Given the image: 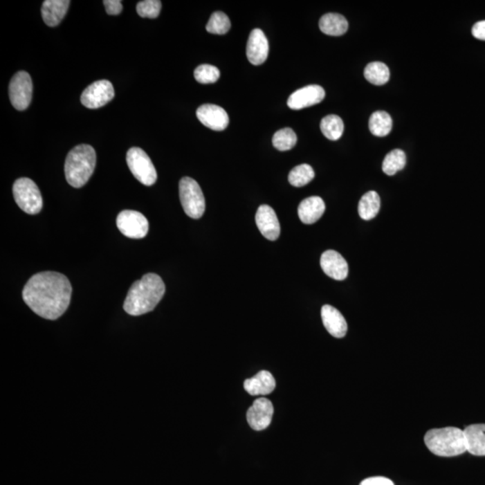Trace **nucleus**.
<instances>
[{"label": "nucleus", "instance_id": "473e14b6", "mask_svg": "<svg viewBox=\"0 0 485 485\" xmlns=\"http://www.w3.org/2000/svg\"><path fill=\"white\" fill-rule=\"evenodd\" d=\"M104 5L108 15L111 16H116L120 14L122 10V1L120 0H105Z\"/></svg>", "mask_w": 485, "mask_h": 485}, {"label": "nucleus", "instance_id": "ddd939ff", "mask_svg": "<svg viewBox=\"0 0 485 485\" xmlns=\"http://www.w3.org/2000/svg\"><path fill=\"white\" fill-rule=\"evenodd\" d=\"M325 92L323 87L310 85L298 89L288 99V107L292 110H301L313 107L324 100Z\"/></svg>", "mask_w": 485, "mask_h": 485}, {"label": "nucleus", "instance_id": "b1692460", "mask_svg": "<svg viewBox=\"0 0 485 485\" xmlns=\"http://www.w3.org/2000/svg\"><path fill=\"white\" fill-rule=\"evenodd\" d=\"M369 131L376 137H385L390 134L393 128L391 116L384 111H378L370 116Z\"/></svg>", "mask_w": 485, "mask_h": 485}, {"label": "nucleus", "instance_id": "393cba45", "mask_svg": "<svg viewBox=\"0 0 485 485\" xmlns=\"http://www.w3.org/2000/svg\"><path fill=\"white\" fill-rule=\"evenodd\" d=\"M364 77L373 85H385L390 78V68L383 62H372L364 71Z\"/></svg>", "mask_w": 485, "mask_h": 485}, {"label": "nucleus", "instance_id": "cd10ccee", "mask_svg": "<svg viewBox=\"0 0 485 485\" xmlns=\"http://www.w3.org/2000/svg\"><path fill=\"white\" fill-rule=\"evenodd\" d=\"M315 179V172L311 165L302 164L294 167L289 174V182L295 187H302Z\"/></svg>", "mask_w": 485, "mask_h": 485}, {"label": "nucleus", "instance_id": "7ed1b4c3", "mask_svg": "<svg viewBox=\"0 0 485 485\" xmlns=\"http://www.w3.org/2000/svg\"><path fill=\"white\" fill-rule=\"evenodd\" d=\"M96 154L93 147L82 144L68 154L65 162L67 182L75 188L85 185L94 173Z\"/></svg>", "mask_w": 485, "mask_h": 485}, {"label": "nucleus", "instance_id": "bb28decb", "mask_svg": "<svg viewBox=\"0 0 485 485\" xmlns=\"http://www.w3.org/2000/svg\"><path fill=\"white\" fill-rule=\"evenodd\" d=\"M406 165V155L402 149H394L388 153L382 165V170L387 176H394L397 172L403 170Z\"/></svg>", "mask_w": 485, "mask_h": 485}, {"label": "nucleus", "instance_id": "5701e85b", "mask_svg": "<svg viewBox=\"0 0 485 485\" xmlns=\"http://www.w3.org/2000/svg\"><path fill=\"white\" fill-rule=\"evenodd\" d=\"M379 210H381V197L378 192L374 191L367 192L358 203V214L364 221L374 219L378 215Z\"/></svg>", "mask_w": 485, "mask_h": 485}, {"label": "nucleus", "instance_id": "f8f14e48", "mask_svg": "<svg viewBox=\"0 0 485 485\" xmlns=\"http://www.w3.org/2000/svg\"><path fill=\"white\" fill-rule=\"evenodd\" d=\"M196 116L204 126L216 131H224L230 123L227 111L216 104L201 105L196 111Z\"/></svg>", "mask_w": 485, "mask_h": 485}, {"label": "nucleus", "instance_id": "423d86ee", "mask_svg": "<svg viewBox=\"0 0 485 485\" xmlns=\"http://www.w3.org/2000/svg\"><path fill=\"white\" fill-rule=\"evenodd\" d=\"M13 195L20 209L30 215L40 213L43 209L40 190L31 179L26 177L17 179L13 185Z\"/></svg>", "mask_w": 485, "mask_h": 485}, {"label": "nucleus", "instance_id": "2eb2a0df", "mask_svg": "<svg viewBox=\"0 0 485 485\" xmlns=\"http://www.w3.org/2000/svg\"><path fill=\"white\" fill-rule=\"evenodd\" d=\"M269 54V43L261 29L253 30L247 42V59L253 65H261L265 62Z\"/></svg>", "mask_w": 485, "mask_h": 485}, {"label": "nucleus", "instance_id": "9d476101", "mask_svg": "<svg viewBox=\"0 0 485 485\" xmlns=\"http://www.w3.org/2000/svg\"><path fill=\"white\" fill-rule=\"evenodd\" d=\"M114 98V89L110 81L99 80L87 86L82 95L81 102L89 109H98L104 107Z\"/></svg>", "mask_w": 485, "mask_h": 485}, {"label": "nucleus", "instance_id": "f3484780", "mask_svg": "<svg viewBox=\"0 0 485 485\" xmlns=\"http://www.w3.org/2000/svg\"><path fill=\"white\" fill-rule=\"evenodd\" d=\"M322 320L327 332L336 337L342 338L347 333L348 325L339 310L330 305H324L321 310Z\"/></svg>", "mask_w": 485, "mask_h": 485}, {"label": "nucleus", "instance_id": "0eeeda50", "mask_svg": "<svg viewBox=\"0 0 485 485\" xmlns=\"http://www.w3.org/2000/svg\"><path fill=\"white\" fill-rule=\"evenodd\" d=\"M128 167L138 182L144 185L152 186L158 179L156 168L152 159L140 147H131L126 156Z\"/></svg>", "mask_w": 485, "mask_h": 485}, {"label": "nucleus", "instance_id": "f257e3e1", "mask_svg": "<svg viewBox=\"0 0 485 485\" xmlns=\"http://www.w3.org/2000/svg\"><path fill=\"white\" fill-rule=\"evenodd\" d=\"M72 287L65 275L55 272L35 274L27 282L23 300L41 318L56 320L68 309Z\"/></svg>", "mask_w": 485, "mask_h": 485}, {"label": "nucleus", "instance_id": "7c9ffc66", "mask_svg": "<svg viewBox=\"0 0 485 485\" xmlns=\"http://www.w3.org/2000/svg\"><path fill=\"white\" fill-rule=\"evenodd\" d=\"M221 77V71L215 66L203 64L195 68L194 77L201 84H212L217 82Z\"/></svg>", "mask_w": 485, "mask_h": 485}, {"label": "nucleus", "instance_id": "aec40b11", "mask_svg": "<svg viewBox=\"0 0 485 485\" xmlns=\"http://www.w3.org/2000/svg\"><path fill=\"white\" fill-rule=\"evenodd\" d=\"M71 1L68 0H46L42 7V17L48 26L54 27L62 22L67 14Z\"/></svg>", "mask_w": 485, "mask_h": 485}, {"label": "nucleus", "instance_id": "6e6552de", "mask_svg": "<svg viewBox=\"0 0 485 485\" xmlns=\"http://www.w3.org/2000/svg\"><path fill=\"white\" fill-rule=\"evenodd\" d=\"M33 82L26 71L17 72L9 84V98L12 105L18 111H24L31 104Z\"/></svg>", "mask_w": 485, "mask_h": 485}, {"label": "nucleus", "instance_id": "6ab92c4d", "mask_svg": "<svg viewBox=\"0 0 485 485\" xmlns=\"http://www.w3.org/2000/svg\"><path fill=\"white\" fill-rule=\"evenodd\" d=\"M276 387L275 378L269 372L263 370L244 383L246 391L251 396H266L272 393Z\"/></svg>", "mask_w": 485, "mask_h": 485}, {"label": "nucleus", "instance_id": "a211bd4d", "mask_svg": "<svg viewBox=\"0 0 485 485\" xmlns=\"http://www.w3.org/2000/svg\"><path fill=\"white\" fill-rule=\"evenodd\" d=\"M325 204L323 199L318 196H312L301 201L298 206V217L304 224L311 225L321 219L324 215Z\"/></svg>", "mask_w": 485, "mask_h": 485}, {"label": "nucleus", "instance_id": "72a5a7b5", "mask_svg": "<svg viewBox=\"0 0 485 485\" xmlns=\"http://www.w3.org/2000/svg\"><path fill=\"white\" fill-rule=\"evenodd\" d=\"M360 485H394L393 482L387 477H375L365 479Z\"/></svg>", "mask_w": 485, "mask_h": 485}, {"label": "nucleus", "instance_id": "2f4dec72", "mask_svg": "<svg viewBox=\"0 0 485 485\" xmlns=\"http://www.w3.org/2000/svg\"><path fill=\"white\" fill-rule=\"evenodd\" d=\"M162 3L159 0H145L137 5L138 16L144 18H156L161 14Z\"/></svg>", "mask_w": 485, "mask_h": 485}, {"label": "nucleus", "instance_id": "a878e982", "mask_svg": "<svg viewBox=\"0 0 485 485\" xmlns=\"http://www.w3.org/2000/svg\"><path fill=\"white\" fill-rule=\"evenodd\" d=\"M320 128L325 137L330 140H338L342 136L345 125L339 116L331 114L321 120Z\"/></svg>", "mask_w": 485, "mask_h": 485}, {"label": "nucleus", "instance_id": "c756f323", "mask_svg": "<svg viewBox=\"0 0 485 485\" xmlns=\"http://www.w3.org/2000/svg\"><path fill=\"white\" fill-rule=\"evenodd\" d=\"M231 23L230 18L221 11H217L212 15L206 26V30L212 35H226L230 31Z\"/></svg>", "mask_w": 485, "mask_h": 485}, {"label": "nucleus", "instance_id": "39448f33", "mask_svg": "<svg viewBox=\"0 0 485 485\" xmlns=\"http://www.w3.org/2000/svg\"><path fill=\"white\" fill-rule=\"evenodd\" d=\"M179 195L181 203L186 215L190 218L198 219L203 217L205 208V198L203 191L194 179L183 177L179 183Z\"/></svg>", "mask_w": 485, "mask_h": 485}, {"label": "nucleus", "instance_id": "dca6fc26", "mask_svg": "<svg viewBox=\"0 0 485 485\" xmlns=\"http://www.w3.org/2000/svg\"><path fill=\"white\" fill-rule=\"evenodd\" d=\"M320 264L324 273L336 281H343L347 278L349 267L347 262L333 250L325 251L321 256Z\"/></svg>", "mask_w": 485, "mask_h": 485}, {"label": "nucleus", "instance_id": "f704fd0d", "mask_svg": "<svg viewBox=\"0 0 485 485\" xmlns=\"http://www.w3.org/2000/svg\"><path fill=\"white\" fill-rule=\"evenodd\" d=\"M472 35L478 40L485 41V20L475 24L472 28Z\"/></svg>", "mask_w": 485, "mask_h": 485}, {"label": "nucleus", "instance_id": "4be33fe9", "mask_svg": "<svg viewBox=\"0 0 485 485\" xmlns=\"http://www.w3.org/2000/svg\"><path fill=\"white\" fill-rule=\"evenodd\" d=\"M348 21L342 15L328 13L321 17L319 21V28L324 35L340 36L347 32Z\"/></svg>", "mask_w": 485, "mask_h": 485}, {"label": "nucleus", "instance_id": "4468645a", "mask_svg": "<svg viewBox=\"0 0 485 485\" xmlns=\"http://www.w3.org/2000/svg\"><path fill=\"white\" fill-rule=\"evenodd\" d=\"M256 225L261 234L271 241L279 239L281 234V226L275 212L272 207L268 205H261L255 215Z\"/></svg>", "mask_w": 485, "mask_h": 485}, {"label": "nucleus", "instance_id": "20e7f679", "mask_svg": "<svg viewBox=\"0 0 485 485\" xmlns=\"http://www.w3.org/2000/svg\"><path fill=\"white\" fill-rule=\"evenodd\" d=\"M424 441L429 450L439 457H456L468 451L465 432L459 428L430 430Z\"/></svg>", "mask_w": 485, "mask_h": 485}, {"label": "nucleus", "instance_id": "1a4fd4ad", "mask_svg": "<svg viewBox=\"0 0 485 485\" xmlns=\"http://www.w3.org/2000/svg\"><path fill=\"white\" fill-rule=\"evenodd\" d=\"M116 223L119 230L129 239H143L149 232V221L146 217L135 210L120 212Z\"/></svg>", "mask_w": 485, "mask_h": 485}, {"label": "nucleus", "instance_id": "c85d7f7f", "mask_svg": "<svg viewBox=\"0 0 485 485\" xmlns=\"http://www.w3.org/2000/svg\"><path fill=\"white\" fill-rule=\"evenodd\" d=\"M297 135L293 129L284 128L280 129L273 138V145L280 152H287L293 149L297 144Z\"/></svg>", "mask_w": 485, "mask_h": 485}, {"label": "nucleus", "instance_id": "f03ea898", "mask_svg": "<svg viewBox=\"0 0 485 485\" xmlns=\"http://www.w3.org/2000/svg\"><path fill=\"white\" fill-rule=\"evenodd\" d=\"M165 292V283L161 277L156 273H147L131 285L123 309L131 315L147 314L155 309L164 297Z\"/></svg>", "mask_w": 485, "mask_h": 485}, {"label": "nucleus", "instance_id": "412c9836", "mask_svg": "<svg viewBox=\"0 0 485 485\" xmlns=\"http://www.w3.org/2000/svg\"><path fill=\"white\" fill-rule=\"evenodd\" d=\"M466 448L474 456H485V424H473L464 430Z\"/></svg>", "mask_w": 485, "mask_h": 485}, {"label": "nucleus", "instance_id": "9b49d317", "mask_svg": "<svg viewBox=\"0 0 485 485\" xmlns=\"http://www.w3.org/2000/svg\"><path fill=\"white\" fill-rule=\"evenodd\" d=\"M273 415V405L270 400H255L247 411L246 418L250 427L255 430H264L270 426Z\"/></svg>", "mask_w": 485, "mask_h": 485}]
</instances>
